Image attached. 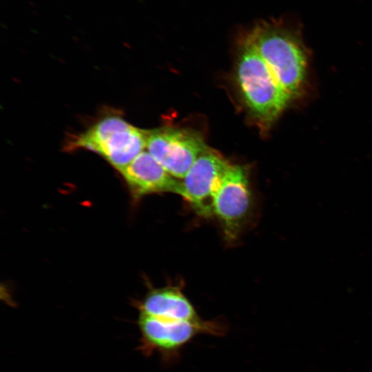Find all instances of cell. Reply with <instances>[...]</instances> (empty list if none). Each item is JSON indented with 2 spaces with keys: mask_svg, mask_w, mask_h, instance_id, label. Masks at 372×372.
Segmentation results:
<instances>
[{
  "mask_svg": "<svg viewBox=\"0 0 372 372\" xmlns=\"http://www.w3.org/2000/svg\"><path fill=\"white\" fill-rule=\"evenodd\" d=\"M292 99L303 91L309 51L300 28L282 19L260 21L245 34Z\"/></svg>",
  "mask_w": 372,
  "mask_h": 372,
  "instance_id": "cell-1",
  "label": "cell"
},
{
  "mask_svg": "<svg viewBox=\"0 0 372 372\" xmlns=\"http://www.w3.org/2000/svg\"><path fill=\"white\" fill-rule=\"evenodd\" d=\"M236 81L249 112L268 129L293 99L244 35L237 61Z\"/></svg>",
  "mask_w": 372,
  "mask_h": 372,
  "instance_id": "cell-2",
  "label": "cell"
},
{
  "mask_svg": "<svg viewBox=\"0 0 372 372\" xmlns=\"http://www.w3.org/2000/svg\"><path fill=\"white\" fill-rule=\"evenodd\" d=\"M138 326L143 349L157 351L165 362L176 360L181 349L200 334L222 335L226 327L218 321L169 320L140 313Z\"/></svg>",
  "mask_w": 372,
  "mask_h": 372,
  "instance_id": "cell-3",
  "label": "cell"
},
{
  "mask_svg": "<svg viewBox=\"0 0 372 372\" xmlns=\"http://www.w3.org/2000/svg\"><path fill=\"white\" fill-rule=\"evenodd\" d=\"M208 147L196 132L164 127L147 133L146 149L172 176L182 179Z\"/></svg>",
  "mask_w": 372,
  "mask_h": 372,
  "instance_id": "cell-4",
  "label": "cell"
},
{
  "mask_svg": "<svg viewBox=\"0 0 372 372\" xmlns=\"http://www.w3.org/2000/svg\"><path fill=\"white\" fill-rule=\"evenodd\" d=\"M251 194L247 167L229 163L214 200L213 211L226 236L236 237L251 208Z\"/></svg>",
  "mask_w": 372,
  "mask_h": 372,
  "instance_id": "cell-5",
  "label": "cell"
},
{
  "mask_svg": "<svg viewBox=\"0 0 372 372\" xmlns=\"http://www.w3.org/2000/svg\"><path fill=\"white\" fill-rule=\"evenodd\" d=\"M229 163L207 147L180 179L181 196L199 215L214 216L215 194Z\"/></svg>",
  "mask_w": 372,
  "mask_h": 372,
  "instance_id": "cell-6",
  "label": "cell"
},
{
  "mask_svg": "<svg viewBox=\"0 0 372 372\" xmlns=\"http://www.w3.org/2000/svg\"><path fill=\"white\" fill-rule=\"evenodd\" d=\"M119 172L136 199L158 193L182 194L180 179L169 174L147 149Z\"/></svg>",
  "mask_w": 372,
  "mask_h": 372,
  "instance_id": "cell-7",
  "label": "cell"
},
{
  "mask_svg": "<svg viewBox=\"0 0 372 372\" xmlns=\"http://www.w3.org/2000/svg\"><path fill=\"white\" fill-rule=\"evenodd\" d=\"M139 309L140 313L159 318L192 322L202 320L190 301L176 287L152 290Z\"/></svg>",
  "mask_w": 372,
  "mask_h": 372,
  "instance_id": "cell-8",
  "label": "cell"
},
{
  "mask_svg": "<svg viewBox=\"0 0 372 372\" xmlns=\"http://www.w3.org/2000/svg\"><path fill=\"white\" fill-rule=\"evenodd\" d=\"M147 133L130 124L105 139L95 152L121 171L146 149Z\"/></svg>",
  "mask_w": 372,
  "mask_h": 372,
  "instance_id": "cell-9",
  "label": "cell"
},
{
  "mask_svg": "<svg viewBox=\"0 0 372 372\" xmlns=\"http://www.w3.org/2000/svg\"><path fill=\"white\" fill-rule=\"evenodd\" d=\"M129 125V123L118 116L105 117L76 137L69 147L71 149L85 148L95 152L100 143L112 133Z\"/></svg>",
  "mask_w": 372,
  "mask_h": 372,
  "instance_id": "cell-10",
  "label": "cell"
}]
</instances>
